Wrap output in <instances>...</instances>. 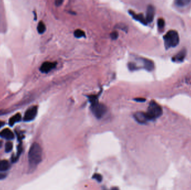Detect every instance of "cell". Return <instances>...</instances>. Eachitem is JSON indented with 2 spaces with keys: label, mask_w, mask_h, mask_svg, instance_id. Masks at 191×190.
I'll list each match as a JSON object with an SVG mask.
<instances>
[{
  "label": "cell",
  "mask_w": 191,
  "mask_h": 190,
  "mask_svg": "<svg viewBox=\"0 0 191 190\" xmlns=\"http://www.w3.org/2000/svg\"><path fill=\"white\" fill-rule=\"evenodd\" d=\"M38 113V107L36 106H34L26 111L24 117V121H29L34 119Z\"/></svg>",
  "instance_id": "cell-5"
},
{
  "label": "cell",
  "mask_w": 191,
  "mask_h": 190,
  "mask_svg": "<svg viewBox=\"0 0 191 190\" xmlns=\"http://www.w3.org/2000/svg\"><path fill=\"white\" fill-rule=\"evenodd\" d=\"M163 39L166 49L174 48L179 43V34L177 31L173 30L168 31L164 35Z\"/></svg>",
  "instance_id": "cell-2"
},
{
  "label": "cell",
  "mask_w": 191,
  "mask_h": 190,
  "mask_svg": "<svg viewBox=\"0 0 191 190\" xmlns=\"http://www.w3.org/2000/svg\"><path fill=\"white\" fill-rule=\"evenodd\" d=\"M134 118L136 121L141 124H145L149 121L146 113L142 112L136 113L134 114Z\"/></svg>",
  "instance_id": "cell-9"
},
{
  "label": "cell",
  "mask_w": 191,
  "mask_h": 190,
  "mask_svg": "<svg viewBox=\"0 0 191 190\" xmlns=\"http://www.w3.org/2000/svg\"><path fill=\"white\" fill-rule=\"evenodd\" d=\"M155 16V8L153 5H149L147 10L146 20L148 23H151L153 22Z\"/></svg>",
  "instance_id": "cell-7"
},
{
  "label": "cell",
  "mask_w": 191,
  "mask_h": 190,
  "mask_svg": "<svg viewBox=\"0 0 191 190\" xmlns=\"http://www.w3.org/2000/svg\"><path fill=\"white\" fill-rule=\"evenodd\" d=\"M12 147H13V145L11 142H8L6 143L5 145V151L6 152H10L12 151Z\"/></svg>",
  "instance_id": "cell-19"
},
{
  "label": "cell",
  "mask_w": 191,
  "mask_h": 190,
  "mask_svg": "<svg viewBox=\"0 0 191 190\" xmlns=\"http://www.w3.org/2000/svg\"><path fill=\"white\" fill-rule=\"evenodd\" d=\"M74 35L77 38H81L83 37H85V33L80 29H77L74 31Z\"/></svg>",
  "instance_id": "cell-17"
},
{
  "label": "cell",
  "mask_w": 191,
  "mask_h": 190,
  "mask_svg": "<svg viewBox=\"0 0 191 190\" xmlns=\"http://www.w3.org/2000/svg\"><path fill=\"white\" fill-rule=\"evenodd\" d=\"M21 114L20 113H17L16 114L14 115L11 118H10L9 120V124L11 126H13L16 123L21 121Z\"/></svg>",
  "instance_id": "cell-13"
},
{
  "label": "cell",
  "mask_w": 191,
  "mask_h": 190,
  "mask_svg": "<svg viewBox=\"0 0 191 190\" xmlns=\"http://www.w3.org/2000/svg\"><path fill=\"white\" fill-rule=\"evenodd\" d=\"M37 30L39 34H43L44 33L45 31L46 27H45V24H44L43 22H42V21L39 22V23L38 25Z\"/></svg>",
  "instance_id": "cell-16"
},
{
  "label": "cell",
  "mask_w": 191,
  "mask_h": 190,
  "mask_svg": "<svg viewBox=\"0 0 191 190\" xmlns=\"http://www.w3.org/2000/svg\"><path fill=\"white\" fill-rule=\"evenodd\" d=\"M29 163L30 167L34 168L40 163L42 159V149L37 143H34L29 152Z\"/></svg>",
  "instance_id": "cell-1"
},
{
  "label": "cell",
  "mask_w": 191,
  "mask_h": 190,
  "mask_svg": "<svg viewBox=\"0 0 191 190\" xmlns=\"http://www.w3.org/2000/svg\"><path fill=\"white\" fill-rule=\"evenodd\" d=\"M187 51L185 49H182L180 52H178L175 56L172 57V60L175 62H183L186 56Z\"/></svg>",
  "instance_id": "cell-8"
},
{
  "label": "cell",
  "mask_w": 191,
  "mask_h": 190,
  "mask_svg": "<svg viewBox=\"0 0 191 190\" xmlns=\"http://www.w3.org/2000/svg\"><path fill=\"white\" fill-rule=\"evenodd\" d=\"M191 2L190 0H177L175 1V5L178 7H184Z\"/></svg>",
  "instance_id": "cell-15"
},
{
  "label": "cell",
  "mask_w": 191,
  "mask_h": 190,
  "mask_svg": "<svg viewBox=\"0 0 191 190\" xmlns=\"http://www.w3.org/2000/svg\"><path fill=\"white\" fill-rule=\"evenodd\" d=\"M0 136L2 138H5L8 140H11L14 138V134L13 132L8 128L2 130L0 132Z\"/></svg>",
  "instance_id": "cell-10"
},
{
  "label": "cell",
  "mask_w": 191,
  "mask_h": 190,
  "mask_svg": "<svg viewBox=\"0 0 191 190\" xmlns=\"http://www.w3.org/2000/svg\"><path fill=\"white\" fill-rule=\"evenodd\" d=\"M110 190H119L117 187H113Z\"/></svg>",
  "instance_id": "cell-26"
},
{
  "label": "cell",
  "mask_w": 191,
  "mask_h": 190,
  "mask_svg": "<svg viewBox=\"0 0 191 190\" xmlns=\"http://www.w3.org/2000/svg\"><path fill=\"white\" fill-rule=\"evenodd\" d=\"M158 27L160 29H162L164 28V27L165 26V21L163 18H160L158 20Z\"/></svg>",
  "instance_id": "cell-18"
},
{
  "label": "cell",
  "mask_w": 191,
  "mask_h": 190,
  "mask_svg": "<svg viewBox=\"0 0 191 190\" xmlns=\"http://www.w3.org/2000/svg\"><path fill=\"white\" fill-rule=\"evenodd\" d=\"M57 62H44L42 65L40 70L41 72L44 73H48L50 71L54 69L56 67Z\"/></svg>",
  "instance_id": "cell-6"
},
{
  "label": "cell",
  "mask_w": 191,
  "mask_h": 190,
  "mask_svg": "<svg viewBox=\"0 0 191 190\" xmlns=\"http://www.w3.org/2000/svg\"><path fill=\"white\" fill-rule=\"evenodd\" d=\"M4 124H5V122H3V121H0V128H1L2 126H3Z\"/></svg>",
  "instance_id": "cell-25"
},
{
  "label": "cell",
  "mask_w": 191,
  "mask_h": 190,
  "mask_svg": "<svg viewBox=\"0 0 191 190\" xmlns=\"http://www.w3.org/2000/svg\"><path fill=\"white\" fill-rule=\"evenodd\" d=\"M163 114V109L162 107L154 100H151L148 108L146 113L149 121H153L160 117Z\"/></svg>",
  "instance_id": "cell-3"
},
{
  "label": "cell",
  "mask_w": 191,
  "mask_h": 190,
  "mask_svg": "<svg viewBox=\"0 0 191 190\" xmlns=\"http://www.w3.org/2000/svg\"><path fill=\"white\" fill-rule=\"evenodd\" d=\"M142 61L144 64V68L148 71H152L154 69V64L152 61L145 58L142 59Z\"/></svg>",
  "instance_id": "cell-12"
},
{
  "label": "cell",
  "mask_w": 191,
  "mask_h": 190,
  "mask_svg": "<svg viewBox=\"0 0 191 190\" xmlns=\"http://www.w3.org/2000/svg\"><path fill=\"white\" fill-rule=\"evenodd\" d=\"M92 178L93 179H95L96 180H97L98 182H101L102 180V176L101 174H99V173H95L93 175Z\"/></svg>",
  "instance_id": "cell-20"
},
{
  "label": "cell",
  "mask_w": 191,
  "mask_h": 190,
  "mask_svg": "<svg viewBox=\"0 0 191 190\" xmlns=\"http://www.w3.org/2000/svg\"><path fill=\"white\" fill-rule=\"evenodd\" d=\"M130 12V14L132 16V17L135 19L136 20L140 22H141V24H143V25H147L148 22L146 20V18H145V17L144 16V15L141 14H136L135 13H134L133 11H129Z\"/></svg>",
  "instance_id": "cell-11"
},
{
  "label": "cell",
  "mask_w": 191,
  "mask_h": 190,
  "mask_svg": "<svg viewBox=\"0 0 191 190\" xmlns=\"http://www.w3.org/2000/svg\"><path fill=\"white\" fill-rule=\"evenodd\" d=\"M135 101H136L138 102H144L146 101V99L144 98H135L134 99Z\"/></svg>",
  "instance_id": "cell-22"
},
{
  "label": "cell",
  "mask_w": 191,
  "mask_h": 190,
  "mask_svg": "<svg viewBox=\"0 0 191 190\" xmlns=\"http://www.w3.org/2000/svg\"><path fill=\"white\" fill-rule=\"evenodd\" d=\"M118 35H119V34H118L117 32H116V31H113V32L110 34V36H111V37L112 38V39H113V40H116V39H117V37H118Z\"/></svg>",
  "instance_id": "cell-21"
},
{
  "label": "cell",
  "mask_w": 191,
  "mask_h": 190,
  "mask_svg": "<svg viewBox=\"0 0 191 190\" xmlns=\"http://www.w3.org/2000/svg\"><path fill=\"white\" fill-rule=\"evenodd\" d=\"M91 109L93 115L98 119L101 118L107 112L106 107L103 104L98 103V102L91 104Z\"/></svg>",
  "instance_id": "cell-4"
},
{
  "label": "cell",
  "mask_w": 191,
  "mask_h": 190,
  "mask_svg": "<svg viewBox=\"0 0 191 190\" xmlns=\"http://www.w3.org/2000/svg\"><path fill=\"white\" fill-rule=\"evenodd\" d=\"M10 167L9 162L6 160H0V171L4 172L8 170Z\"/></svg>",
  "instance_id": "cell-14"
},
{
  "label": "cell",
  "mask_w": 191,
  "mask_h": 190,
  "mask_svg": "<svg viewBox=\"0 0 191 190\" xmlns=\"http://www.w3.org/2000/svg\"><path fill=\"white\" fill-rule=\"evenodd\" d=\"M6 174H5L4 173L1 172H0V180H2L4 178H5L6 177Z\"/></svg>",
  "instance_id": "cell-24"
},
{
  "label": "cell",
  "mask_w": 191,
  "mask_h": 190,
  "mask_svg": "<svg viewBox=\"0 0 191 190\" xmlns=\"http://www.w3.org/2000/svg\"><path fill=\"white\" fill-rule=\"evenodd\" d=\"M63 1H61V0H57V1H55V5L56 6H60V5H61V3H63Z\"/></svg>",
  "instance_id": "cell-23"
},
{
  "label": "cell",
  "mask_w": 191,
  "mask_h": 190,
  "mask_svg": "<svg viewBox=\"0 0 191 190\" xmlns=\"http://www.w3.org/2000/svg\"><path fill=\"white\" fill-rule=\"evenodd\" d=\"M1 146H2V142H0V148L1 147Z\"/></svg>",
  "instance_id": "cell-27"
}]
</instances>
